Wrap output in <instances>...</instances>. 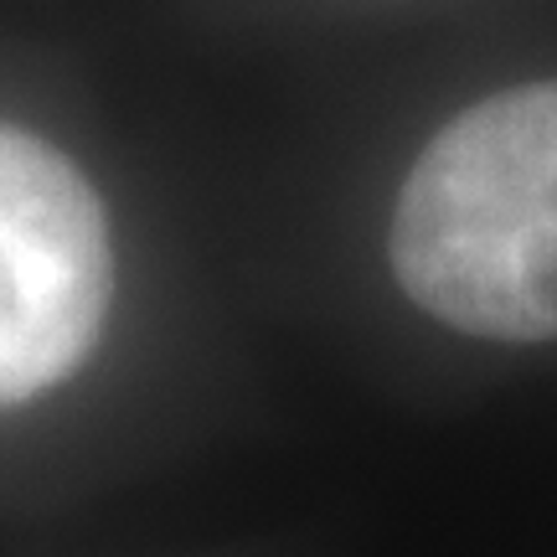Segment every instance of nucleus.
<instances>
[{
  "mask_svg": "<svg viewBox=\"0 0 557 557\" xmlns=\"http://www.w3.org/2000/svg\"><path fill=\"white\" fill-rule=\"evenodd\" d=\"M109 222L83 171L0 124V408L73 377L109 315Z\"/></svg>",
  "mask_w": 557,
  "mask_h": 557,
  "instance_id": "f03ea898",
  "label": "nucleus"
},
{
  "mask_svg": "<svg viewBox=\"0 0 557 557\" xmlns=\"http://www.w3.org/2000/svg\"><path fill=\"white\" fill-rule=\"evenodd\" d=\"M387 253L408 299L465 336L557 341V78L491 94L423 145Z\"/></svg>",
  "mask_w": 557,
  "mask_h": 557,
  "instance_id": "f257e3e1",
  "label": "nucleus"
}]
</instances>
